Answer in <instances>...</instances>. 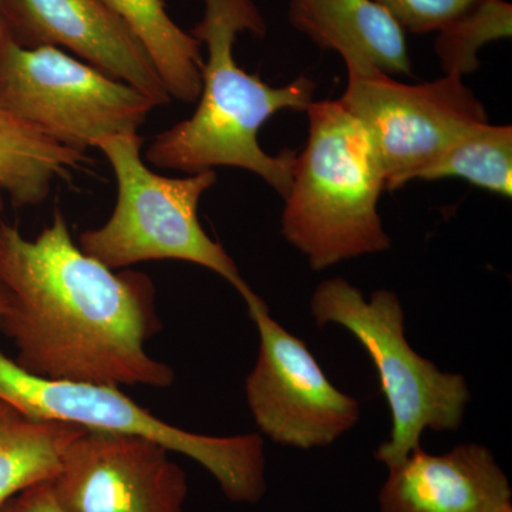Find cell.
<instances>
[{
  "mask_svg": "<svg viewBox=\"0 0 512 512\" xmlns=\"http://www.w3.org/2000/svg\"><path fill=\"white\" fill-rule=\"evenodd\" d=\"M3 194H5V192H3L2 187H0V211L5 207V205H3Z\"/></svg>",
  "mask_w": 512,
  "mask_h": 512,
  "instance_id": "22",
  "label": "cell"
},
{
  "mask_svg": "<svg viewBox=\"0 0 512 512\" xmlns=\"http://www.w3.org/2000/svg\"><path fill=\"white\" fill-rule=\"evenodd\" d=\"M114 271L74 244L62 211L35 239L0 222V332L15 362L47 379L170 387L174 370L146 350L161 330L156 286Z\"/></svg>",
  "mask_w": 512,
  "mask_h": 512,
  "instance_id": "1",
  "label": "cell"
},
{
  "mask_svg": "<svg viewBox=\"0 0 512 512\" xmlns=\"http://www.w3.org/2000/svg\"><path fill=\"white\" fill-rule=\"evenodd\" d=\"M458 177L493 194L512 195V127L480 123L450 144L416 180Z\"/></svg>",
  "mask_w": 512,
  "mask_h": 512,
  "instance_id": "17",
  "label": "cell"
},
{
  "mask_svg": "<svg viewBox=\"0 0 512 512\" xmlns=\"http://www.w3.org/2000/svg\"><path fill=\"white\" fill-rule=\"evenodd\" d=\"M403 30L424 35L440 32L473 8L478 0H373Z\"/></svg>",
  "mask_w": 512,
  "mask_h": 512,
  "instance_id": "19",
  "label": "cell"
},
{
  "mask_svg": "<svg viewBox=\"0 0 512 512\" xmlns=\"http://www.w3.org/2000/svg\"><path fill=\"white\" fill-rule=\"evenodd\" d=\"M512 488L493 451L463 443L443 454L417 448L390 468L379 491L380 512H498Z\"/></svg>",
  "mask_w": 512,
  "mask_h": 512,
  "instance_id": "12",
  "label": "cell"
},
{
  "mask_svg": "<svg viewBox=\"0 0 512 512\" xmlns=\"http://www.w3.org/2000/svg\"><path fill=\"white\" fill-rule=\"evenodd\" d=\"M204 16L191 30L207 46L201 94L190 119L158 134L147 148L148 163L163 170L204 173L235 167L261 177L282 198L291 188L296 153L271 156L259 144V130L282 110L306 111L316 83L301 76L272 87L237 63L234 45L242 32L262 37L266 23L254 0H202Z\"/></svg>",
  "mask_w": 512,
  "mask_h": 512,
  "instance_id": "2",
  "label": "cell"
},
{
  "mask_svg": "<svg viewBox=\"0 0 512 512\" xmlns=\"http://www.w3.org/2000/svg\"><path fill=\"white\" fill-rule=\"evenodd\" d=\"M308 143L296 156L282 235L313 271L392 245L380 218L382 164L363 124L340 100L312 101Z\"/></svg>",
  "mask_w": 512,
  "mask_h": 512,
  "instance_id": "3",
  "label": "cell"
},
{
  "mask_svg": "<svg viewBox=\"0 0 512 512\" xmlns=\"http://www.w3.org/2000/svg\"><path fill=\"white\" fill-rule=\"evenodd\" d=\"M83 427L32 419L0 402V505L55 476L64 451Z\"/></svg>",
  "mask_w": 512,
  "mask_h": 512,
  "instance_id": "16",
  "label": "cell"
},
{
  "mask_svg": "<svg viewBox=\"0 0 512 512\" xmlns=\"http://www.w3.org/2000/svg\"><path fill=\"white\" fill-rule=\"evenodd\" d=\"M0 19L19 46L69 50L157 107L171 101L146 49L104 0H0Z\"/></svg>",
  "mask_w": 512,
  "mask_h": 512,
  "instance_id": "11",
  "label": "cell"
},
{
  "mask_svg": "<svg viewBox=\"0 0 512 512\" xmlns=\"http://www.w3.org/2000/svg\"><path fill=\"white\" fill-rule=\"evenodd\" d=\"M247 306L259 352L245 397L259 431L279 446H332L359 423L360 403L330 382L305 340L276 322L258 295Z\"/></svg>",
  "mask_w": 512,
  "mask_h": 512,
  "instance_id": "9",
  "label": "cell"
},
{
  "mask_svg": "<svg viewBox=\"0 0 512 512\" xmlns=\"http://www.w3.org/2000/svg\"><path fill=\"white\" fill-rule=\"evenodd\" d=\"M156 103L56 47L19 46L2 26L0 110L63 146L86 151L138 134Z\"/></svg>",
  "mask_w": 512,
  "mask_h": 512,
  "instance_id": "7",
  "label": "cell"
},
{
  "mask_svg": "<svg viewBox=\"0 0 512 512\" xmlns=\"http://www.w3.org/2000/svg\"><path fill=\"white\" fill-rule=\"evenodd\" d=\"M437 35L434 49L443 72L463 77L480 67L478 50L512 35V6L505 0H478Z\"/></svg>",
  "mask_w": 512,
  "mask_h": 512,
  "instance_id": "18",
  "label": "cell"
},
{
  "mask_svg": "<svg viewBox=\"0 0 512 512\" xmlns=\"http://www.w3.org/2000/svg\"><path fill=\"white\" fill-rule=\"evenodd\" d=\"M289 22L322 49L338 52L346 70L412 72L404 30L373 0H291Z\"/></svg>",
  "mask_w": 512,
  "mask_h": 512,
  "instance_id": "13",
  "label": "cell"
},
{
  "mask_svg": "<svg viewBox=\"0 0 512 512\" xmlns=\"http://www.w3.org/2000/svg\"><path fill=\"white\" fill-rule=\"evenodd\" d=\"M5 288L0 284V306ZM0 402L32 419L60 421L86 430L137 434L204 467L232 503L264 498L266 458L261 434L207 436L158 419L117 386L32 375L0 350Z\"/></svg>",
  "mask_w": 512,
  "mask_h": 512,
  "instance_id": "6",
  "label": "cell"
},
{
  "mask_svg": "<svg viewBox=\"0 0 512 512\" xmlns=\"http://www.w3.org/2000/svg\"><path fill=\"white\" fill-rule=\"evenodd\" d=\"M0 33H2V19H0Z\"/></svg>",
  "mask_w": 512,
  "mask_h": 512,
  "instance_id": "23",
  "label": "cell"
},
{
  "mask_svg": "<svg viewBox=\"0 0 512 512\" xmlns=\"http://www.w3.org/2000/svg\"><path fill=\"white\" fill-rule=\"evenodd\" d=\"M170 453L137 434L84 430L50 485L66 512H184L188 478Z\"/></svg>",
  "mask_w": 512,
  "mask_h": 512,
  "instance_id": "10",
  "label": "cell"
},
{
  "mask_svg": "<svg viewBox=\"0 0 512 512\" xmlns=\"http://www.w3.org/2000/svg\"><path fill=\"white\" fill-rule=\"evenodd\" d=\"M86 151L63 146L18 117L0 110V187L13 207H36L57 180L89 163Z\"/></svg>",
  "mask_w": 512,
  "mask_h": 512,
  "instance_id": "14",
  "label": "cell"
},
{
  "mask_svg": "<svg viewBox=\"0 0 512 512\" xmlns=\"http://www.w3.org/2000/svg\"><path fill=\"white\" fill-rule=\"evenodd\" d=\"M366 128L382 164L386 191L397 190L433 163L461 134L487 123L484 104L446 74L423 84L396 82L380 70H348L339 99Z\"/></svg>",
  "mask_w": 512,
  "mask_h": 512,
  "instance_id": "8",
  "label": "cell"
},
{
  "mask_svg": "<svg viewBox=\"0 0 512 512\" xmlns=\"http://www.w3.org/2000/svg\"><path fill=\"white\" fill-rule=\"evenodd\" d=\"M0 512H66L57 503L50 480L30 485L0 505Z\"/></svg>",
  "mask_w": 512,
  "mask_h": 512,
  "instance_id": "20",
  "label": "cell"
},
{
  "mask_svg": "<svg viewBox=\"0 0 512 512\" xmlns=\"http://www.w3.org/2000/svg\"><path fill=\"white\" fill-rule=\"evenodd\" d=\"M143 144L140 134L97 143L113 168L117 200L106 224L80 235V249L110 269L165 259L191 262L224 278L245 303L251 301L256 293L198 218L202 195L217 183V173L210 170L183 178L157 174L141 157Z\"/></svg>",
  "mask_w": 512,
  "mask_h": 512,
  "instance_id": "4",
  "label": "cell"
},
{
  "mask_svg": "<svg viewBox=\"0 0 512 512\" xmlns=\"http://www.w3.org/2000/svg\"><path fill=\"white\" fill-rule=\"evenodd\" d=\"M498 512H512V503L505 504L503 508H501Z\"/></svg>",
  "mask_w": 512,
  "mask_h": 512,
  "instance_id": "21",
  "label": "cell"
},
{
  "mask_svg": "<svg viewBox=\"0 0 512 512\" xmlns=\"http://www.w3.org/2000/svg\"><path fill=\"white\" fill-rule=\"evenodd\" d=\"M140 40L171 100L195 103L202 87L201 45L168 15L163 0H104Z\"/></svg>",
  "mask_w": 512,
  "mask_h": 512,
  "instance_id": "15",
  "label": "cell"
},
{
  "mask_svg": "<svg viewBox=\"0 0 512 512\" xmlns=\"http://www.w3.org/2000/svg\"><path fill=\"white\" fill-rule=\"evenodd\" d=\"M311 315L319 328L348 330L375 363L392 414L389 440L375 451L387 470L421 447L424 431L454 433L463 426L471 402L466 377L443 372L412 348L396 292L379 289L367 301L346 279H326L313 291Z\"/></svg>",
  "mask_w": 512,
  "mask_h": 512,
  "instance_id": "5",
  "label": "cell"
}]
</instances>
